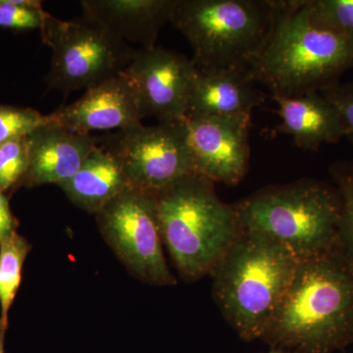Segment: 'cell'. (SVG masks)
Returning a JSON list of instances; mask_svg holds the SVG:
<instances>
[{"mask_svg": "<svg viewBox=\"0 0 353 353\" xmlns=\"http://www.w3.org/2000/svg\"><path fill=\"white\" fill-rule=\"evenodd\" d=\"M50 121V115L32 108L0 104V143L26 138Z\"/></svg>", "mask_w": 353, "mask_h": 353, "instance_id": "7402d4cb", "label": "cell"}, {"mask_svg": "<svg viewBox=\"0 0 353 353\" xmlns=\"http://www.w3.org/2000/svg\"><path fill=\"white\" fill-rule=\"evenodd\" d=\"M95 216L104 240L134 278L176 285L164 256L154 194L128 187Z\"/></svg>", "mask_w": 353, "mask_h": 353, "instance_id": "ba28073f", "label": "cell"}, {"mask_svg": "<svg viewBox=\"0 0 353 353\" xmlns=\"http://www.w3.org/2000/svg\"><path fill=\"white\" fill-rule=\"evenodd\" d=\"M50 17L38 0H0V28L41 32Z\"/></svg>", "mask_w": 353, "mask_h": 353, "instance_id": "d6986e66", "label": "cell"}, {"mask_svg": "<svg viewBox=\"0 0 353 353\" xmlns=\"http://www.w3.org/2000/svg\"><path fill=\"white\" fill-rule=\"evenodd\" d=\"M32 246L17 232L0 241V322L8 325L9 309L12 305L21 281L25 260Z\"/></svg>", "mask_w": 353, "mask_h": 353, "instance_id": "ac0fdd59", "label": "cell"}, {"mask_svg": "<svg viewBox=\"0 0 353 353\" xmlns=\"http://www.w3.org/2000/svg\"><path fill=\"white\" fill-rule=\"evenodd\" d=\"M299 261L278 243L241 232L213 271L216 301L241 338H262Z\"/></svg>", "mask_w": 353, "mask_h": 353, "instance_id": "5b68a950", "label": "cell"}, {"mask_svg": "<svg viewBox=\"0 0 353 353\" xmlns=\"http://www.w3.org/2000/svg\"><path fill=\"white\" fill-rule=\"evenodd\" d=\"M176 0H83V15L101 23L123 41L155 46L160 30L170 22Z\"/></svg>", "mask_w": 353, "mask_h": 353, "instance_id": "9a60e30c", "label": "cell"}, {"mask_svg": "<svg viewBox=\"0 0 353 353\" xmlns=\"http://www.w3.org/2000/svg\"><path fill=\"white\" fill-rule=\"evenodd\" d=\"M57 185L77 208L94 215L130 187L117 158L99 145L75 175Z\"/></svg>", "mask_w": 353, "mask_h": 353, "instance_id": "e0dca14e", "label": "cell"}, {"mask_svg": "<svg viewBox=\"0 0 353 353\" xmlns=\"http://www.w3.org/2000/svg\"><path fill=\"white\" fill-rule=\"evenodd\" d=\"M41 34L52 50L46 82L65 95L119 75L136 51L101 23L83 15L67 21L51 16Z\"/></svg>", "mask_w": 353, "mask_h": 353, "instance_id": "52a82bcc", "label": "cell"}, {"mask_svg": "<svg viewBox=\"0 0 353 353\" xmlns=\"http://www.w3.org/2000/svg\"><path fill=\"white\" fill-rule=\"evenodd\" d=\"M8 325L0 322V353L4 352V345H6V334Z\"/></svg>", "mask_w": 353, "mask_h": 353, "instance_id": "484cf974", "label": "cell"}, {"mask_svg": "<svg viewBox=\"0 0 353 353\" xmlns=\"http://www.w3.org/2000/svg\"><path fill=\"white\" fill-rule=\"evenodd\" d=\"M29 165L21 187L59 185L75 175L99 145L92 134H78L50 121L26 137Z\"/></svg>", "mask_w": 353, "mask_h": 353, "instance_id": "4fadbf2b", "label": "cell"}, {"mask_svg": "<svg viewBox=\"0 0 353 353\" xmlns=\"http://www.w3.org/2000/svg\"><path fill=\"white\" fill-rule=\"evenodd\" d=\"M153 194L162 241L181 275L197 280L214 271L243 232L236 206L197 173Z\"/></svg>", "mask_w": 353, "mask_h": 353, "instance_id": "3957f363", "label": "cell"}, {"mask_svg": "<svg viewBox=\"0 0 353 353\" xmlns=\"http://www.w3.org/2000/svg\"><path fill=\"white\" fill-rule=\"evenodd\" d=\"M125 73L136 88L143 119L153 117L158 123L185 120L199 74L192 59L157 46L138 48Z\"/></svg>", "mask_w": 353, "mask_h": 353, "instance_id": "30bf717a", "label": "cell"}, {"mask_svg": "<svg viewBox=\"0 0 353 353\" xmlns=\"http://www.w3.org/2000/svg\"><path fill=\"white\" fill-rule=\"evenodd\" d=\"M319 92L329 99L340 113L345 138L353 146V80L350 82L336 81L321 88Z\"/></svg>", "mask_w": 353, "mask_h": 353, "instance_id": "cb8c5ba5", "label": "cell"}, {"mask_svg": "<svg viewBox=\"0 0 353 353\" xmlns=\"http://www.w3.org/2000/svg\"><path fill=\"white\" fill-rule=\"evenodd\" d=\"M330 173L341 197V245L353 259V161L336 162L330 169Z\"/></svg>", "mask_w": 353, "mask_h": 353, "instance_id": "ffe728a7", "label": "cell"}, {"mask_svg": "<svg viewBox=\"0 0 353 353\" xmlns=\"http://www.w3.org/2000/svg\"><path fill=\"white\" fill-rule=\"evenodd\" d=\"M316 19L353 41V0H308Z\"/></svg>", "mask_w": 353, "mask_h": 353, "instance_id": "603a6c76", "label": "cell"}, {"mask_svg": "<svg viewBox=\"0 0 353 353\" xmlns=\"http://www.w3.org/2000/svg\"><path fill=\"white\" fill-rule=\"evenodd\" d=\"M261 339L283 353H333L353 343V259L341 241L299 260Z\"/></svg>", "mask_w": 353, "mask_h": 353, "instance_id": "6da1fadb", "label": "cell"}, {"mask_svg": "<svg viewBox=\"0 0 353 353\" xmlns=\"http://www.w3.org/2000/svg\"><path fill=\"white\" fill-rule=\"evenodd\" d=\"M29 165L26 138L0 143V190L3 192L21 187Z\"/></svg>", "mask_w": 353, "mask_h": 353, "instance_id": "44dd1931", "label": "cell"}, {"mask_svg": "<svg viewBox=\"0 0 353 353\" xmlns=\"http://www.w3.org/2000/svg\"><path fill=\"white\" fill-rule=\"evenodd\" d=\"M272 99L278 104V131L292 137L299 148L316 150L345 138L340 113L319 92Z\"/></svg>", "mask_w": 353, "mask_h": 353, "instance_id": "2e32d148", "label": "cell"}, {"mask_svg": "<svg viewBox=\"0 0 353 353\" xmlns=\"http://www.w3.org/2000/svg\"><path fill=\"white\" fill-rule=\"evenodd\" d=\"M194 168L212 183L243 180L250 157L252 115L185 119Z\"/></svg>", "mask_w": 353, "mask_h": 353, "instance_id": "8fae6325", "label": "cell"}, {"mask_svg": "<svg viewBox=\"0 0 353 353\" xmlns=\"http://www.w3.org/2000/svg\"><path fill=\"white\" fill-rule=\"evenodd\" d=\"M117 158L130 187L154 192L196 173L185 120L119 130L99 138Z\"/></svg>", "mask_w": 353, "mask_h": 353, "instance_id": "9c48e42d", "label": "cell"}, {"mask_svg": "<svg viewBox=\"0 0 353 353\" xmlns=\"http://www.w3.org/2000/svg\"><path fill=\"white\" fill-rule=\"evenodd\" d=\"M250 69H199L185 119L252 115L265 101Z\"/></svg>", "mask_w": 353, "mask_h": 353, "instance_id": "5bb4252c", "label": "cell"}, {"mask_svg": "<svg viewBox=\"0 0 353 353\" xmlns=\"http://www.w3.org/2000/svg\"><path fill=\"white\" fill-rule=\"evenodd\" d=\"M350 69L352 39L316 19L308 0H290L250 71L276 97L320 92Z\"/></svg>", "mask_w": 353, "mask_h": 353, "instance_id": "7a4b0ae2", "label": "cell"}, {"mask_svg": "<svg viewBox=\"0 0 353 353\" xmlns=\"http://www.w3.org/2000/svg\"><path fill=\"white\" fill-rule=\"evenodd\" d=\"M285 1L176 0L170 23L199 69H250L270 41Z\"/></svg>", "mask_w": 353, "mask_h": 353, "instance_id": "277c9868", "label": "cell"}, {"mask_svg": "<svg viewBox=\"0 0 353 353\" xmlns=\"http://www.w3.org/2000/svg\"><path fill=\"white\" fill-rule=\"evenodd\" d=\"M17 227L18 222L11 211L8 197L0 190V241L17 232Z\"/></svg>", "mask_w": 353, "mask_h": 353, "instance_id": "d4e9b609", "label": "cell"}, {"mask_svg": "<svg viewBox=\"0 0 353 353\" xmlns=\"http://www.w3.org/2000/svg\"><path fill=\"white\" fill-rule=\"evenodd\" d=\"M268 353H283V352H278V350H272L271 352H268Z\"/></svg>", "mask_w": 353, "mask_h": 353, "instance_id": "4316f807", "label": "cell"}, {"mask_svg": "<svg viewBox=\"0 0 353 353\" xmlns=\"http://www.w3.org/2000/svg\"><path fill=\"white\" fill-rule=\"evenodd\" d=\"M59 126L90 134L92 131L123 130L141 124L138 94L124 72L85 90L78 101L50 115Z\"/></svg>", "mask_w": 353, "mask_h": 353, "instance_id": "7c38bea8", "label": "cell"}, {"mask_svg": "<svg viewBox=\"0 0 353 353\" xmlns=\"http://www.w3.org/2000/svg\"><path fill=\"white\" fill-rule=\"evenodd\" d=\"M234 206L243 231L278 243L296 259L341 243V197L327 183L303 180L267 188Z\"/></svg>", "mask_w": 353, "mask_h": 353, "instance_id": "8992f818", "label": "cell"}]
</instances>
